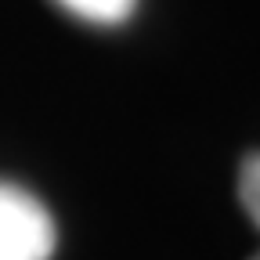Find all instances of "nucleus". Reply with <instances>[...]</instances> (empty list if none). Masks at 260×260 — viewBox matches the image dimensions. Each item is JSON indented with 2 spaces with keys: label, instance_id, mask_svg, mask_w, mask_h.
Here are the masks:
<instances>
[{
  "label": "nucleus",
  "instance_id": "1",
  "mask_svg": "<svg viewBox=\"0 0 260 260\" xmlns=\"http://www.w3.org/2000/svg\"><path fill=\"white\" fill-rule=\"evenodd\" d=\"M54 246L51 210L29 188L0 181V260H51Z\"/></svg>",
  "mask_w": 260,
  "mask_h": 260
},
{
  "label": "nucleus",
  "instance_id": "2",
  "mask_svg": "<svg viewBox=\"0 0 260 260\" xmlns=\"http://www.w3.org/2000/svg\"><path fill=\"white\" fill-rule=\"evenodd\" d=\"M65 11H73L76 18L83 22H94V25H119L134 15L138 0H58Z\"/></svg>",
  "mask_w": 260,
  "mask_h": 260
},
{
  "label": "nucleus",
  "instance_id": "3",
  "mask_svg": "<svg viewBox=\"0 0 260 260\" xmlns=\"http://www.w3.org/2000/svg\"><path fill=\"white\" fill-rule=\"evenodd\" d=\"M239 203L246 210V217L260 228V152L242 159V170H239Z\"/></svg>",
  "mask_w": 260,
  "mask_h": 260
},
{
  "label": "nucleus",
  "instance_id": "4",
  "mask_svg": "<svg viewBox=\"0 0 260 260\" xmlns=\"http://www.w3.org/2000/svg\"><path fill=\"white\" fill-rule=\"evenodd\" d=\"M253 260H260V253H256V256H253Z\"/></svg>",
  "mask_w": 260,
  "mask_h": 260
}]
</instances>
